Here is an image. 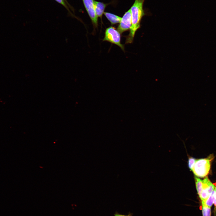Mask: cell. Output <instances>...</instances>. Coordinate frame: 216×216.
<instances>
[{"label": "cell", "instance_id": "52a82bcc", "mask_svg": "<svg viewBox=\"0 0 216 216\" xmlns=\"http://www.w3.org/2000/svg\"><path fill=\"white\" fill-rule=\"evenodd\" d=\"M94 4L96 15L98 17H100L102 20V15L104 12L106 4L94 0Z\"/></svg>", "mask_w": 216, "mask_h": 216}, {"label": "cell", "instance_id": "3957f363", "mask_svg": "<svg viewBox=\"0 0 216 216\" xmlns=\"http://www.w3.org/2000/svg\"><path fill=\"white\" fill-rule=\"evenodd\" d=\"M120 33L112 26L107 28L105 31V35L103 40L107 41L111 43L116 44L124 51V46L121 43V34Z\"/></svg>", "mask_w": 216, "mask_h": 216}, {"label": "cell", "instance_id": "9a60e30c", "mask_svg": "<svg viewBox=\"0 0 216 216\" xmlns=\"http://www.w3.org/2000/svg\"><path fill=\"white\" fill-rule=\"evenodd\" d=\"M214 204L215 206H216V194L215 193V191L214 194Z\"/></svg>", "mask_w": 216, "mask_h": 216}, {"label": "cell", "instance_id": "ba28073f", "mask_svg": "<svg viewBox=\"0 0 216 216\" xmlns=\"http://www.w3.org/2000/svg\"><path fill=\"white\" fill-rule=\"evenodd\" d=\"M104 14L112 25L120 23L121 21L122 17L114 14L107 12H104Z\"/></svg>", "mask_w": 216, "mask_h": 216}, {"label": "cell", "instance_id": "30bf717a", "mask_svg": "<svg viewBox=\"0 0 216 216\" xmlns=\"http://www.w3.org/2000/svg\"><path fill=\"white\" fill-rule=\"evenodd\" d=\"M195 179L196 190L197 193L199 196L200 194L202 189L203 185L202 180L196 177H195Z\"/></svg>", "mask_w": 216, "mask_h": 216}, {"label": "cell", "instance_id": "8992f818", "mask_svg": "<svg viewBox=\"0 0 216 216\" xmlns=\"http://www.w3.org/2000/svg\"><path fill=\"white\" fill-rule=\"evenodd\" d=\"M203 185L202 190L199 196L202 201L203 200L208 197L209 195L214 190L215 187L207 177H205L202 180Z\"/></svg>", "mask_w": 216, "mask_h": 216}, {"label": "cell", "instance_id": "7c38bea8", "mask_svg": "<svg viewBox=\"0 0 216 216\" xmlns=\"http://www.w3.org/2000/svg\"><path fill=\"white\" fill-rule=\"evenodd\" d=\"M196 159L193 157H189L188 161V166L189 169L192 171Z\"/></svg>", "mask_w": 216, "mask_h": 216}, {"label": "cell", "instance_id": "4fadbf2b", "mask_svg": "<svg viewBox=\"0 0 216 216\" xmlns=\"http://www.w3.org/2000/svg\"><path fill=\"white\" fill-rule=\"evenodd\" d=\"M58 3L64 6L68 10L69 12L71 14L69 8L70 7L64 0H55Z\"/></svg>", "mask_w": 216, "mask_h": 216}, {"label": "cell", "instance_id": "277c9868", "mask_svg": "<svg viewBox=\"0 0 216 216\" xmlns=\"http://www.w3.org/2000/svg\"><path fill=\"white\" fill-rule=\"evenodd\" d=\"M82 0L94 28H97L98 26V17L95 10L94 0Z\"/></svg>", "mask_w": 216, "mask_h": 216}, {"label": "cell", "instance_id": "2e32d148", "mask_svg": "<svg viewBox=\"0 0 216 216\" xmlns=\"http://www.w3.org/2000/svg\"><path fill=\"white\" fill-rule=\"evenodd\" d=\"M65 2L68 5V6H69L70 8H71L70 7V4L68 3V2L67 0H64Z\"/></svg>", "mask_w": 216, "mask_h": 216}, {"label": "cell", "instance_id": "6da1fadb", "mask_svg": "<svg viewBox=\"0 0 216 216\" xmlns=\"http://www.w3.org/2000/svg\"><path fill=\"white\" fill-rule=\"evenodd\" d=\"M145 0H135L130 8L132 23L129 33L126 36V44H130L133 42L136 32L140 27L141 19L145 14L143 9Z\"/></svg>", "mask_w": 216, "mask_h": 216}, {"label": "cell", "instance_id": "7a4b0ae2", "mask_svg": "<svg viewBox=\"0 0 216 216\" xmlns=\"http://www.w3.org/2000/svg\"><path fill=\"white\" fill-rule=\"evenodd\" d=\"M211 160L209 158L196 160L192 170L195 175L201 178L206 176L210 169Z\"/></svg>", "mask_w": 216, "mask_h": 216}, {"label": "cell", "instance_id": "5bb4252c", "mask_svg": "<svg viewBox=\"0 0 216 216\" xmlns=\"http://www.w3.org/2000/svg\"><path fill=\"white\" fill-rule=\"evenodd\" d=\"M132 213H131L130 212H129L128 215H124L120 214L116 211L114 214V216H132Z\"/></svg>", "mask_w": 216, "mask_h": 216}, {"label": "cell", "instance_id": "9c48e42d", "mask_svg": "<svg viewBox=\"0 0 216 216\" xmlns=\"http://www.w3.org/2000/svg\"><path fill=\"white\" fill-rule=\"evenodd\" d=\"M214 190L208 198L205 200L202 201V204H203L206 206L211 208L214 203Z\"/></svg>", "mask_w": 216, "mask_h": 216}, {"label": "cell", "instance_id": "8fae6325", "mask_svg": "<svg viewBox=\"0 0 216 216\" xmlns=\"http://www.w3.org/2000/svg\"><path fill=\"white\" fill-rule=\"evenodd\" d=\"M202 212L203 216H211V208L202 204Z\"/></svg>", "mask_w": 216, "mask_h": 216}, {"label": "cell", "instance_id": "5b68a950", "mask_svg": "<svg viewBox=\"0 0 216 216\" xmlns=\"http://www.w3.org/2000/svg\"><path fill=\"white\" fill-rule=\"evenodd\" d=\"M131 23V12L130 9L125 13L122 18L117 30L121 34L130 29Z\"/></svg>", "mask_w": 216, "mask_h": 216}, {"label": "cell", "instance_id": "e0dca14e", "mask_svg": "<svg viewBox=\"0 0 216 216\" xmlns=\"http://www.w3.org/2000/svg\"><path fill=\"white\" fill-rule=\"evenodd\" d=\"M214 191H215V193L216 194V187H215L214 189Z\"/></svg>", "mask_w": 216, "mask_h": 216}]
</instances>
